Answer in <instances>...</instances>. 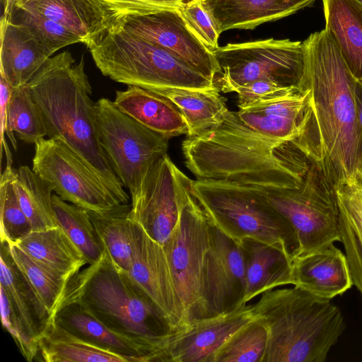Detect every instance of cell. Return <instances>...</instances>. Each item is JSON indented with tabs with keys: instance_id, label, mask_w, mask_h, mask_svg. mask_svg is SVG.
Masks as SVG:
<instances>
[{
	"instance_id": "obj_1",
	"label": "cell",
	"mask_w": 362,
	"mask_h": 362,
	"mask_svg": "<svg viewBox=\"0 0 362 362\" xmlns=\"http://www.w3.org/2000/svg\"><path fill=\"white\" fill-rule=\"evenodd\" d=\"M310 107L293 141L319 163L337 188L356 182L362 152L354 88L356 79L325 28L304 40Z\"/></svg>"
},
{
	"instance_id": "obj_2",
	"label": "cell",
	"mask_w": 362,
	"mask_h": 362,
	"mask_svg": "<svg viewBox=\"0 0 362 362\" xmlns=\"http://www.w3.org/2000/svg\"><path fill=\"white\" fill-rule=\"evenodd\" d=\"M182 150L197 179L225 180L263 189L295 186L308 155L293 140L279 141L250 129L228 110L223 122L187 136Z\"/></svg>"
},
{
	"instance_id": "obj_3",
	"label": "cell",
	"mask_w": 362,
	"mask_h": 362,
	"mask_svg": "<svg viewBox=\"0 0 362 362\" xmlns=\"http://www.w3.org/2000/svg\"><path fill=\"white\" fill-rule=\"evenodd\" d=\"M68 51L49 58L26 87L42 115L47 137L64 143L98 176L120 204L129 196L100 142L92 88L83 57Z\"/></svg>"
},
{
	"instance_id": "obj_4",
	"label": "cell",
	"mask_w": 362,
	"mask_h": 362,
	"mask_svg": "<svg viewBox=\"0 0 362 362\" xmlns=\"http://www.w3.org/2000/svg\"><path fill=\"white\" fill-rule=\"evenodd\" d=\"M252 310L268 332L263 362H324L346 329L338 306L296 286L264 291Z\"/></svg>"
},
{
	"instance_id": "obj_5",
	"label": "cell",
	"mask_w": 362,
	"mask_h": 362,
	"mask_svg": "<svg viewBox=\"0 0 362 362\" xmlns=\"http://www.w3.org/2000/svg\"><path fill=\"white\" fill-rule=\"evenodd\" d=\"M69 303L78 304L119 333L159 346L167 362V347L176 330L163 311L106 252L69 281L60 308Z\"/></svg>"
},
{
	"instance_id": "obj_6",
	"label": "cell",
	"mask_w": 362,
	"mask_h": 362,
	"mask_svg": "<svg viewBox=\"0 0 362 362\" xmlns=\"http://www.w3.org/2000/svg\"><path fill=\"white\" fill-rule=\"evenodd\" d=\"M85 45L100 72L117 83L154 93L165 88H217L214 81L170 52L116 23Z\"/></svg>"
},
{
	"instance_id": "obj_7",
	"label": "cell",
	"mask_w": 362,
	"mask_h": 362,
	"mask_svg": "<svg viewBox=\"0 0 362 362\" xmlns=\"http://www.w3.org/2000/svg\"><path fill=\"white\" fill-rule=\"evenodd\" d=\"M191 189L209 220L229 237L259 240L284 251L292 261L298 256L293 228L271 204L264 189L207 179L192 180Z\"/></svg>"
},
{
	"instance_id": "obj_8",
	"label": "cell",
	"mask_w": 362,
	"mask_h": 362,
	"mask_svg": "<svg viewBox=\"0 0 362 362\" xmlns=\"http://www.w3.org/2000/svg\"><path fill=\"white\" fill-rule=\"evenodd\" d=\"M337 189L310 156L295 186L264 189L271 204L293 228L299 243L298 255L340 242Z\"/></svg>"
},
{
	"instance_id": "obj_9",
	"label": "cell",
	"mask_w": 362,
	"mask_h": 362,
	"mask_svg": "<svg viewBox=\"0 0 362 362\" xmlns=\"http://www.w3.org/2000/svg\"><path fill=\"white\" fill-rule=\"evenodd\" d=\"M221 69V90L235 92L258 79L286 87L308 86V50L305 42L288 39L230 43L211 50Z\"/></svg>"
},
{
	"instance_id": "obj_10",
	"label": "cell",
	"mask_w": 362,
	"mask_h": 362,
	"mask_svg": "<svg viewBox=\"0 0 362 362\" xmlns=\"http://www.w3.org/2000/svg\"><path fill=\"white\" fill-rule=\"evenodd\" d=\"M98 138L117 176L131 197L152 166L167 154L170 138L120 111L110 99L95 103Z\"/></svg>"
},
{
	"instance_id": "obj_11",
	"label": "cell",
	"mask_w": 362,
	"mask_h": 362,
	"mask_svg": "<svg viewBox=\"0 0 362 362\" xmlns=\"http://www.w3.org/2000/svg\"><path fill=\"white\" fill-rule=\"evenodd\" d=\"M209 223L190 185L179 221L163 245L187 325L197 318L199 310L201 276L209 246Z\"/></svg>"
},
{
	"instance_id": "obj_12",
	"label": "cell",
	"mask_w": 362,
	"mask_h": 362,
	"mask_svg": "<svg viewBox=\"0 0 362 362\" xmlns=\"http://www.w3.org/2000/svg\"><path fill=\"white\" fill-rule=\"evenodd\" d=\"M33 170L63 200L88 211L121 204L89 166L64 143L40 139L35 144Z\"/></svg>"
},
{
	"instance_id": "obj_13",
	"label": "cell",
	"mask_w": 362,
	"mask_h": 362,
	"mask_svg": "<svg viewBox=\"0 0 362 362\" xmlns=\"http://www.w3.org/2000/svg\"><path fill=\"white\" fill-rule=\"evenodd\" d=\"M191 182L165 154L149 170L138 192L131 197L130 220L163 245L179 221Z\"/></svg>"
},
{
	"instance_id": "obj_14",
	"label": "cell",
	"mask_w": 362,
	"mask_h": 362,
	"mask_svg": "<svg viewBox=\"0 0 362 362\" xmlns=\"http://www.w3.org/2000/svg\"><path fill=\"white\" fill-rule=\"evenodd\" d=\"M209 222V246L196 319L226 314L245 305V269L239 243Z\"/></svg>"
},
{
	"instance_id": "obj_15",
	"label": "cell",
	"mask_w": 362,
	"mask_h": 362,
	"mask_svg": "<svg viewBox=\"0 0 362 362\" xmlns=\"http://www.w3.org/2000/svg\"><path fill=\"white\" fill-rule=\"evenodd\" d=\"M115 23L125 31L170 52L192 69L214 81L221 69L213 54L192 30L180 8L128 16Z\"/></svg>"
},
{
	"instance_id": "obj_16",
	"label": "cell",
	"mask_w": 362,
	"mask_h": 362,
	"mask_svg": "<svg viewBox=\"0 0 362 362\" xmlns=\"http://www.w3.org/2000/svg\"><path fill=\"white\" fill-rule=\"evenodd\" d=\"M133 259L128 274L163 311L174 329H182L187 325L184 311L164 248L139 224L133 222Z\"/></svg>"
},
{
	"instance_id": "obj_17",
	"label": "cell",
	"mask_w": 362,
	"mask_h": 362,
	"mask_svg": "<svg viewBox=\"0 0 362 362\" xmlns=\"http://www.w3.org/2000/svg\"><path fill=\"white\" fill-rule=\"evenodd\" d=\"M255 319L252 305L246 304L226 314L193 320L173 334L167 362H214L226 342Z\"/></svg>"
},
{
	"instance_id": "obj_18",
	"label": "cell",
	"mask_w": 362,
	"mask_h": 362,
	"mask_svg": "<svg viewBox=\"0 0 362 362\" xmlns=\"http://www.w3.org/2000/svg\"><path fill=\"white\" fill-rule=\"evenodd\" d=\"M54 321L70 333L115 352L128 362H166L165 351L159 346L109 328L78 304L62 305Z\"/></svg>"
},
{
	"instance_id": "obj_19",
	"label": "cell",
	"mask_w": 362,
	"mask_h": 362,
	"mask_svg": "<svg viewBox=\"0 0 362 362\" xmlns=\"http://www.w3.org/2000/svg\"><path fill=\"white\" fill-rule=\"evenodd\" d=\"M334 243L293 259V286L329 300L352 287L346 255Z\"/></svg>"
},
{
	"instance_id": "obj_20",
	"label": "cell",
	"mask_w": 362,
	"mask_h": 362,
	"mask_svg": "<svg viewBox=\"0 0 362 362\" xmlns=\"http://www.w3.org/2000/svg\"><path fill=\"white\" fill-rule=\"evenodd\" d=\"M310 100L308 88L236 112L241 122L254 131L279 141H291L306 121Z\"/></svg>"
},
{
	"instance_id": "obj_21",
	"label": "cell",
	"mask_w": 362,
	"mask_h": 362,
	"mask_svg": "<svg viewBox=\"0 0 362 362\" xmlns=\"http://www.w3.org/2000/svg\"><path fill=\"white\" fill-rule=\"evenodd\" d=\"M0 75L11 88L27 85L54 53L25 25L1 19Z\"/></svg>"
},
{
	"instance_id": "obj_22",
	"label": "cell",
	"mask_w": 362,
	"mask_h": 362,
	"mask_svg": "<svg viewBox=\"0 0 362 362\" xmlns=\"http://www.w3.org/2000/svg\"><path fill=\"white\" fill-rule=\"evenodd\" d=\"M4 4L41 15L62 25L86 43L117 18L96 0H4Z\"/></svg>"
},
{
	"instance_id": "obj_23",
	"label": "cell",
	"mask_w": 362,
	"mask_h": 362,
	"mask_svg": "<svg viewBox=\"0 0 362 362\" xmlns=\"http://www.w3.org/2000/svg\"><path fill=\"white\" fill-rule=\"evenodd\" d=\"M315 0H202L219 34L257 26L290 16Z\"/></svg>"
},
{
	"instance_id": "obj_24",
	"label": "cell",
	"mask_w": 362,
	"mask_h": 362,
	"mask_svg": "<svg viewBox=\"0 0 362 362\" xmlns=\"http://www.w3.org/2000/svg\"><path fill=\"white\" fill-rule=\"evenodd\" d=\"M238 243L245 269L244 305L264 291L293 285L292 260L284 251L251 238Z\"/></svg>"
},
{
	"instance_id": "obj_25",
	"label": "cell",
	"mask_w": 362,
	"mask_h": 362,
	"mask_svg": "<svg viewBox=\"0 0 362 362\" xmlns=\"http://www.w3.org/2000/svg\"><path fill=\"white\" fill-rule=\"evenodd\" d=\"M114 105L147 128L168 138L187 134L181 112L168 98L136 86L116 90Z\"/></svg>"
},
{
	"instance_id": "obj_26",
	"label": "cell",
	"mask_w": 362,
	"mask_h": 362,
	"mask_svg": "<svg viewBox=\"0 0 362 362\" xmlns=\"http://www.w3.org/2000/svg\"><path fill=\"white\" fill-rule=\"evenodd\" d=\"M0 265V286L5 289L29 331L40 343L54 319L15 262L9 243L4 240L1 241Z\"/></svg>"
},
{
	"instance_id": "obj_27",
	"label": "cell",
	"mask_w": 362,
	"mask_h": 362,
	"mask_svg": "<svg viewBox=\"0 0 362 362\" xmlns=\"http://www.w3.org/2000/svg\"><path fill=\"white\" fill-rule=\"evenodd\" d=\"M325 29L353 76L362 83V4L322 0Z\"/></svg>"
},
{
	"instance_id": "obj_28",
	"label": "cell",
	"mask_w": 362,
	"mask_h": 362,
	"mask_svg": "<svg viewBox=\"0 0 362 362\" xmlns=\"http://www.w3.org/2000/svg\"><path fill=\"white\" fill-rule=\"evenodd\" d=\"M33 259L70 281L88 262L59 227L32 231L16 243Z\"/></svg>"
},
{
	"instance_id": "obj_29",
	"label": "cell",
	"mask_w": 362,
	"mask_h": 362,
	"mask_svg": "<svg viewBox=\"0 0 362 362\" xmlns=\"http://www.w3.org/2000/svg\"><path fill=\"white\" fill-rule=\"evenodd\" d=\"M155 93L168 98L181 112L187 124V136L198 135L219 125L228 110L218 88H165Z\"/></svg>"
},
{
	"instance_id": "obj_30",
	"label": "cell",
	"mask_w": 362,
	"mask_h": 362,
	"mask_svg": "<svg viewBox=\"0 0 362 362\" xmlns=\"http://www.w3.org/2000/svg\"><path fill=\"white\" fill-rule=\"evenodd\" d=\"M339 230L353 284L362 296V187L356 182L337 189Z\"/></svg>"
},
{
	"instance_id": "obj_31",
	"label": "cell",
	"mask_w": 362,
	"mask_h": 362,
	"mask_svg": "<svg viewBox=\"0 0 362 362\" xmlns=\"http://www.w3.org/2000/svg\"><path fill=\"white\" fill-rule=\"evenodd\" d=\"M130 208L121 204L103 212L88 211L106 253L118 268L127 272L131 267L134 252Z\"/></svg>"
},
{
	"instance_id": "obj_32",
	"label": "cell",
	"mask_w": 362,
	"mask_h": 362,
	"mask_svg": "<svg viewBox=\"0 0 362 362\" xmlns=\"http://www.w3.org/2000/svg\"><path fill=\"white\" fill-rule=\"evenodd\" d=\"M39 357L45 362H128L124 357L70 333L54 321L39 343Z\"/></svg>"
},
{
	"instance_id": "obj_33",
	"label": "cell",
	"mask_w": 362,
	"mask_h": 362,
	"mask_svg": "<svg viewBox=\"0 0 362 362\" xmlns=\"http://www.w3.org/2000/svg\"><path fill=\"white\" fill-rule=\"evenodd\" d=\"M13 186L33 231L57 226L52 205V188L33 169L21 166L13 177Z\"/></svg>"
},
{
	"instance_id": "obj_34",
	"label": "cell",
	"mask_w": 362,
	"mask_h": 362,
	"mask_svg": "<svg viewBox=\"0 0 362 362\" xmlns=\"http://www.w3.org/2000/svg\"><path fill=\"white\" fill-rule=\"evenodd\" d=\"M52 205L57 226L81 252L88 264L100 260L105 250L88 211L69 204L56 194L52 195Z\"/></svg>"
},
{
	"instance_id": "obj_35",
	"label": "cell",
	"mask_w": 362,
	"mask_h": 362,
	"mask_svg": "<svg viewBox=\"0 0 362 362\" xmlns=\"http://www.w3.org/2000/svg\"><path fill=\"white\" fill-rule=\"evenodd\" d=\"M18 138L27 144H35L47 136L46 128L40 110L26 86L11 88L8 107L7 137L17 150Z\"/></svg>"
},
{
	"instance_id": "obj_36",
	"label": "cell",
	"mask_w": 362,
	"mask_h": 362,
	"mask_svg": "<svg viewBox=\"0 0 362 362\" xmlns=\"http://www.w3.org/2000/svg\"><path fill=\"white\" fill-rule=\"evenodd\" d=\"M9 244L15 262L54 319L69 281L33 259L16 245Z\"/></svg>"
},
{
	"instance_id": "obj_37",
	"label": "cell",
	"mask_w": 362,
	"mask_h": 362,
	"mask_svg": "<svg viewBox=\"0 0 362 362\" xmlns=\"http://www.w3.org/2000/svg\"><path fill=\"white\" fill-rule=\"evenodd\" d=\"M16 173L12 165H6L0 180L1 241L16 244L33 231L13 186Z\"/></svg>"
},
{
	"instance_id": "obj_38",
	"label": "cell",
	"mask_w": 362,
	"mask_h": 362,
	"mask_svg": "<svg viewBox=\"0 0 362 362\" xmlns=\"http://www.w3.org/2000/svg\"><path fill=\"white\" fill-rule=\"evenodd\" d=\"M267 342V329L256 317L226 342L214 362H263Z\"/></svg>"
},
{
	"instance_id": "obj_39",
	"label": "cell",
	"mask_w": 362,
	"mask_h": 362,
	"mask_svg": "<svg viewBox=\"0 0 362 362\" xmlns=\"http://www.w3.org/2000/svg\"><path fill=\"white\" fill-rule=\"evenodd\" d=\"M2 16L27 27L43 45L54 53L66 46L83 42L79 36L59 23L12 4H4Z\"/></svg>"
},
{
	"instance_id": "obj_40",
	"label": "cell",
	"mask_w": 362,
	"mask_h": 362,
	"mask_svg": "<svg viewBox=\"0 0 362 362\" xmlns=\"http://www.w3.org/2000/svg\"><path fill=\"white\" fill-rule=\"evenodd\" d=\"M1 321L28 361L37 360L39 343L32 335L5 289L0 286Z\"/></svg>"
},
{
	"instance_id": "obj_41",
	"label": "cell",
	"mask_w": 362,
	"mask_h": 362,
	"mask_svg": "<svg viewBox=\"0 0 362 362\" xmlns=\"http://www.w3.org/2000/svg\"><path fill=\"white\" fill-rule=\"evenodd\" d=\"M300 90H305L286 87L269 79H258L242 86L235 93H238L239 109H244Z\"/></svg>"
},
{
	"instance_id": "obj_42",
	"label": "cell",
	"mask_w": 362,
	"mask_h": 362,
	"mask_svg": "<svg viewBox=\"0 0 362 362\" xmlns=\"http://www.w3.org/2000/svg\"><path fill=\"white\" fill-rule=\"evenodd\" d=\"M180 11L187 24L209 49L212 50L218 47L220 34L202 0L188 1Z\"/></svg>"
},
{
	"instance_id": "obj_43",
	"label": "cell",
	"mask_w": 362,
	"mask_h": 362,
	"mask_svg": "<svg viewBox=\"0 0 362 362\" xmlns=\"http://www.w3.org/2000/svg\"><path fill=\"white\" fill-rule=\"evenodd\" d=\"M118 19L165 9L181 8L189 0H96Z\"/></svg>"
},
{
	"instance_id": "obj_44",
	"label": "cell",
	"mask_w": 362,
	"mask_h": 362,
	"mask_svg": "<svg viewBox=\"0 0 362 362\" xmlns=\"http://www.w3.org/2000/svg\"><path fill=\"white\" fill-rule=\"evenodd\" d=\"M11 87L7 81L0 75V151L2 158L3 148L6 156V165H12V154L5 139L8 131V107Z\"/></svg>"
},
{
	"instance_id": "obj_45",
	"label": "cell",
	"mask_w": 362,
	"mask_h": 362,
	"mask_svg": "<svg viewBox=\"0 0 362 362\" xmlns=\"http://www.w3.org/2000/svg\"><path fill=\"white\" fill-rule=\"evenodd\" d=\"M354 99L356 105V119L361 137L362 152V83L356 80L354 88ZM362 160V156L361 160Z\"/></svg>"
},
{
	"instance_id": "obj_46",
	"label": "cell",
	"mask_w": 362,
	"mask_h": 362,
	"mask_svg": "<svg viewBox=\"0 0 362 362\" xmlns=\"http://www.w3.org/2000/svg\"><path fill=\"white\" fill-rule=\"evenodd\" d=\"M357 175L362 176V160L360 162L357 168Z\"/></svg>"
},
{
	"instance_id": "obj_47",
	"label": "cell",
	"mask_w": 362,
	"mask_h": 362,
	"mask_svg": "<svg viewBox=\"0 0 362 362\" xmlns=\"http://www.w3.org/2000/svg\"><path fill=\"white\" fill-rule=\"evenodd\" d=\"M356 181L360 185V186L362 187V176L356 175Z\"/></svg>"
},
{
	"instance_id": "obj_48",
	"label": "cell",
	"mask_w": 362,
	"mask_h": 362,
	"mask_svg": "<svg viewBox=\"0 0 362 362\" xmlns=\"http://www.w3.org/2000/svg\"><path fill=\"white\" fill-rule=\"evenodd\" d=\"M357 1L362 4V0H357Z\"/></svg>"
}]
</instances>
